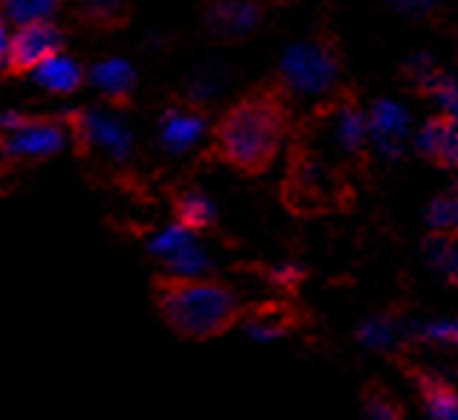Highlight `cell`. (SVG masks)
<instances>
[{"instance_id":"d6986e66","label":"cell","mask_w":458,"mask_h":420,"mask_svg":"<svg viewBox=\"0 0 458 420\" xmlns=\"http://www.w3.org/2000/svg\"><path fill=\"white\" fill-rule=\"evenodd\" d=\"M406 111L403 107H397L392 102H380L375 111H371V119H369V130L375 134L380 142H392L403 134L406 128Z\"/></svg>"},{"instance_id":"6da1fadb","label":"cell","mask_w":458,"mask_h":420,"mask_svg":"<svg viewBox=\"0 0 458 420\" xmlns=\"http://www.w3.org/2000/svg\"><path fill=\"white\" fill-rule=\"evenodd\" d=\"M287 137V107L276 90H259L235 102L215 130L221 157L244 174H261L279 157Z\"/></svg>"},{"instance_id":"8992f818","label":"cell","mask_w":458,"mask_h":420,"mask_svg":"<svg viewBox=\"0 0 458 420\" xmlns=\"http://www.w3.org/2000/svg\"><path fill=\"white\" fill-rule=\"evenodd\" d=\"M415 148L438 168H458V116L436 113L420 125Z\"/></svg>"},{"instance_id":"7a4b0ae2","label":"cell","mask_w":458,"mask_h":420,"mask_svg":"<svg viewBox=\"0 0 458 420\" xmlns=\"http://www.w3.org/2000/svg\"><path fill=\"white\" fill-rule=\"evenodd\" d=\"M163 319L186 340H212L235 325L241 314L238 296L212 279H165L157 284Z\"/></svg>"},{"instance_id":"277c9868","label":"cell","mask_w":458,"mask_h":420,"mask_svg":"<svg viewBox=\"0 0 458 420\" xmlns=\"http://www.w3.org/2000/svg\"><path fill=\"white\" fill-rule=\"evenodd\" d=\"M67 146V130L53 119L21 116L6 134H0V154L12 160H47Z\"/></svg>"},{"instance_id":"ffe728a7","label":"cell","mask_w":458,"mask_h":420,"mask_svg":"<svg viewBox=\"0 0 458 420\" xmlns=\"http://www.w3.org/2000/svg\"><path fill=\"white\" fill-rule=\"evenodd\" d=\"M195 241V232L191 230H186L183 223H168V226H163L160 232L157 235H151L148 238V249H151V256H157V258H172L174 252H180L186 244H191Z\"/></svg>"},{"instance_id":"484cf974","label":"cell","mask_w":458,"mask_h":420,"mask_svg":"<svg viewBox=\"0 0 458 420\" xmlns=\"http://www.w3.org/2000/svg\"><path fill=\"white\" fill-rule=\"evenodd\" d=\"M9 29H6V18L0 15V58H6V50H9Z\"/></svg>"},{"instance_id":"9a60e30c","label":"cell","mask_w":458,"mask_h":420,"mask_svg":"<svg viewBox=\"0 0 458 420\" xmlns=\"http://www.w3.org/2000/svg\"><path fill=\"white\" fill-rule=\"evenodd\" d=\"M427 258L450 284H458V232H432L427 238Z\"/></svg>"},{"instance_id":"5b68a950","label":"cell","mask_w":458,"mask_h":420,"mask_svg":"<svg viewBox=\"0 0 458 420\" xmlns=\"http://www.w3.org/2000/svg\"><path fill=\"white\" fill-rule=\"evenodd\" d=\"M62 50V32H58L50 21L44 23H27L18 27V32L9 38L6 50V70L9 73H32L41 62Z\"/></svg>"},{"instance_id":"83f0119b","label":"cell","mask_w":458,"mask_h":420,"mask_svg":"<svg viewBox=\"0 0 458 420\" xmlns=\"http://www.w3.org/2000/svg\"><path fill=\"white\" fill-rule=\"evenodd\" d=\"M455 195H458V186H455Z\"/></svg>"},{"instance_id":"2e32d148","label":"cell","mask_w":458,"mask_h":420,"mask_svg":"<svg viewBox=\"0 0 458 420\" xmlns=\"http://www.w3.org/2000/svg\"><path fill=\"white\" fill-rule=\"evenodd\" d=\"M165 267H168V275H174V279H207V273L212 267V258L195 238L191 244H186L180 252H174L172 258H165Z\"/></svg>"},{"instance_id":"ac0fdd59","label":"cell","mask_w":458,"mask_h":420,"mask_svg":"<svg viewBox=\"0 0 458 420\" xmlns=\"http://www.w3.org/2000/svg\"><path fill=\"white\" fill-rule=\"evenodd\" d=\"M215 203L200 195V191H186L183 197L177 200V223H183L186 230L191 232H200L207 230V226L215 223Z\"/></svg>"},{"instance_id":"3957f363","label":"cell","mask_w":458,"mask_h":420,"mask_svg":"<svg viewBox=\"0 0 458 420\" xmlns=\"http://www.w3.org/2000/svg\"><path fill=\"white\" fill-rule=\"evenodd\" d=\"M282 88L299 99H319L340 81V55L328 41H302L284 53L279 64Z\"/></svg>"},{"instance_id":"d4e9b609","label":"cell","mask_w":458,"mask_h":420,"mask_svg":"<svg viewBox=\"0 0 458 420\" xmlns=\"http://www.w3.org/2000/svg\"><path fill=\"white\" fill-rule=\"evenodd\" d=\"M302 279H305V270L296 267V264H282V267L270 270V281L279 287H296Z\"/></svg>"},{"instance_id":"7402d4cb","label":"cell","mask_w":458,"mask_h":420,"mask_svg":"<svg viewBox=\"0 0 458 420\" xmlns=\"http://www.w3.org/2000/svg\"><path fill=\"white\" fill-rule=\"evenodd\" d=\"M366 415L371 420H403V406L394 400V394L389 389H383L380 382L369 386L363 394Z\"/></svg>"},{"instance_id":"4fadbf2b","label":"cell","mask_w":458,"mask_h":420,"mask_svg":"<svg viewBox=\"0 0 458 420\" xmlns=\"http://www.w3.org/2000/svg\"><path fill=\"white\" fill-rule=\"evenodd\" d=\"M35 81L47 88L50 93H73L81 84V67L79 62H73L70 55L55 53L47 62H41L38 67L32 70Z\"/></svg>"},{"instance_id":"44dd1931","label":"cell","mask_w":458,"mask_h":420,"mask_svg":"<svg viewBox=\"0 0 458 420\" xmlns=\"http://www.w3.org/2000/svg\"><path fill=\"white\" fill-rule=\"evenodd\" d=\"M81 15L93 27H123L128 6L125 0H81Z\"/></svg>"},{"instance_id":"30bf717a","label":"cell","mask_w":458,"mask_h":420,"mask_svg":"<svg viewBox=\"0 0 458 420\" xmlns=\"http://www.w3.org/2000/svg\"><path fill=\"white\" fill-rule=\"evenodd\" d=\"M203 130H207V116L191 107H174L163 116L160 125V139L163 148L172 154H186L200 142Z\"/></svg>"},{"instance_id":"ba28073f","label":"cell","mask_w":458,"mask_h":420,"mask_svg":"<svg viewBox=\"0 0 458 420\" xmlns=\"http://www.w3.org/2000/svg\"><path fill=\"white\" fill-rule=\"evenodd\" d=\"M207 21L221 38H241L261 23V6L256 0H209Z\"/></svg>"},{"instance_id":"52a82bcc","label":"cell","mask_w":458,"mask_h":420,"mask_svg":"<svg viewBox=\"0 0 458 420\" xmlns=\"http://www.w3.org/2000/svg\"><path fill=\"white\" fill-rule=\"evenodd\" d=\"M79 137L90 148L102 151L107 160L125 163L131 157V134L128 128L111 113H84L76 119Z\"/></svg>"},{"instance_id":"603a6c76","label":"cell","mask_w":458,"mask_h":420,"mask_svg":"<svg viewBox=\"0 0 458 420\" xmlns=\"http://www.w3.org/2000/svg\"><path fill=\"white\" fill-rule=\"evenodd\" d=\"M244 333L252 342L267 345V342L282 340V336L287 333V319L279 314H270V310H264V314H256L244 322Z\"/></svg>"},{"instance_id":"9c48e42d","label":"cell","mask_w":458,"mask_h":420,"mask_svg":"<svg viewBox=\"0 0 458 420\" xmlns=\"http://www.w3.org/2000/svg\"><path fill=\"white\" fill-rule=\"evenodd\" d=\"M409 377L415 382L418 400L429 420H458V389L453 382L424 368H412Z\"/></svg>"},{"instance_id":"cb8c5ba5","label":"cell","mask_w":458,"mask_h":420,"mask_svg":"<svg viewBox=\"0 0 458 420\" xmlns=\"http://www.w3.org/2000/svg\"><path fill=\"white\" fill-rule=\"evenodd\" d=\"M432 232H458V195H441L429 206Z\"/></svg>"},{"instance_id":"8fae6325","label":"cell","mask_w":458,"mask_h":420,"mask_svg":"<svg viewBox=\"0 0 458 420\" xmlns=\"http://www.w3.org/2000/svg\"><path fill=\"white\" fill-rule=\"evenodd\" d=\"M328 128H331V139L334 146L340 148L343 154H363L366 142H369V119L357 111V105L343 102L331 107L328 116Z\"/></svg>"},{"instance_id":"5bb4252c","label":"cell","mask_w":458,"mask_h":420,"mask_svg":"<svg viewBox=\"0 0 458 420\" xmlns=\"http://www.w3.org/2000/svg\"><path fill=\"white\" fill-rule=\"evenodd\" d=\"M90 79H93L96 88L114 102H125L131 88H134V70H131V64L123 62V58H107V62H99L93 67Z\"/></svg>"},{"instance_id":"4316f807","label":"cell","mask_w":458,"mask_h":420,"mask_svg":"<svg viewBox=\"0 0 458 420\" xmlns=\"http://www.w3.org/2000/svg\"><path fill=\"white\" fill-rule=\"evenodd\" d=\"M273 4H287V0H273Z\"/></svg>"},{"instance_id":"e0dca14e","label":"cell","mask_w":458,"mask_h":420,"mask_svg":"<svg viewBox=\"0 0 458 420\" xmlns=\"http://www.w3.org/2000/svg\"><path fill=\"white\" fill-rule=\"evenodd\" d=\"M58 12V0H0V15L6 23L27 27V23H44Z\"/></svg>"},{"instance_id":"7c38bea8","label":"cell","mask_w":458,"mask_h":420,"mask_svg":"<svg viewBox=\"0 0 458 420\" xmlns=\"http://www.w3.org/2000/svg\"><path fill=\"white\" fill-rule=\"evenodd\" d=\"M420 64H424V70H412L420 93L432 96L441 105V113L458 116V76L447 73V70H438L427 58H420Z\"/></svg>"}]
</instances>
